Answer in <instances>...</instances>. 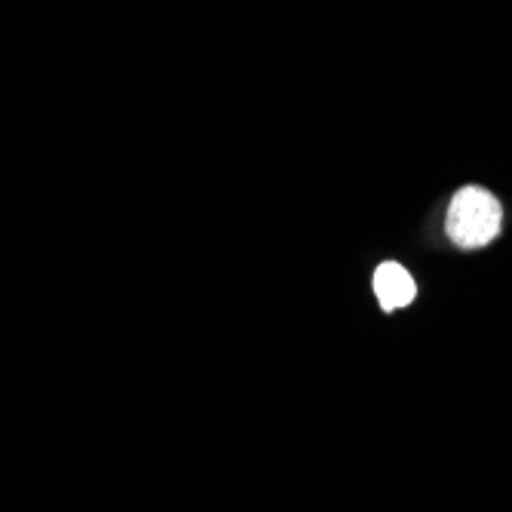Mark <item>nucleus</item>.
I'll list each match as a JSON object with an SVG mask.
<instances>
[{
  "label": "nucleus",
  "instance_id": "f257e3e1",
  "mask_svg": "<svg viewBox=\"0 0 512 512\" xmlns=\"http://www.w3.org/2000/svg\"><path fill=\"white\" fill-rule=\"evenodd\" d=\"M500 221L503 209L494 194L482 188H463L448 206L445 230L460 249H482L500 234Z\"/></svg>",
  "mask_w": 512,
  "mask_h": 512
},
{
  "label": "nucleus",
  "instance_id": "f03ea898",
  "mask_svg": "<svg viewBox=\"0 0 512 512\" xmlns=\"http://www.w3.org/2000/svg\"><path fill=\"white\" fill-rule=\"evenodd\" d=\"M375 295H378V301H381L384 310H399V307H405V304L414 301L417 286H414L411 273L402 264L387 261V264H381L375 270Z\"/></svg>",
  "mask_w": 512,
  "mask_h": 512
}]
</instances>
